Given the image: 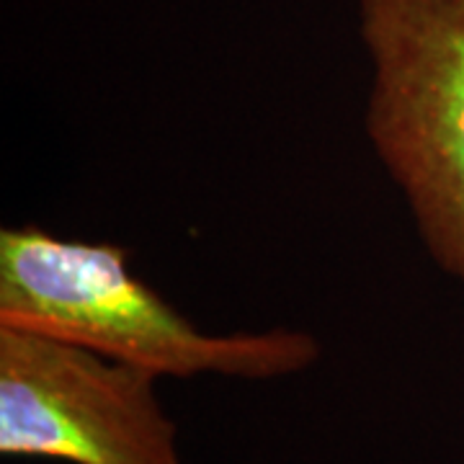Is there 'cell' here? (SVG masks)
Listing matches in <instances>:
<instances>
[{
	"label": "cell",
	"instance_id": "1",
	"mask_svg": "<svg viewBox=\"0 0 464 464\" xmlns=\"http://www.w3.org/2000/svg\"><path fill=\"white\" fill-rule=\"evenodd\" d=\"M0 328L50 335L160 377L279 380L317 364L313 333L209 335L137 279L114 243L0 230Z\"/></svg>",
	"mask_w": 464,
	"mask_h": 464
},
{
	"label": "cell",
	"instance_id": "2",
	"mask_svg": "<svg viewBox=\"0 0 464 464\" xmlns=\"http://www.w3.org/2000/svg\"><path fill=\"white\" fill-rule=\"evenodd\" d=\"M364 127L431 261L464 286V0H359Z\"/></svg>",
	"mask_w": 464,
	"mask_h": 464
},
{
	"label": "cell",
	"instance_id": "3",
	"mask_svg": "<svg viewBox=\"0 0 464 464\" xmlns=\"http://www.w3.org/2000/svg\"><path fill=\"white\" fill-rule=\"evenodd\" d=\"M0 454L183 464L158 377L50 335L0 328Z\"/></svg>",
	"mask_w": 464,
	"mask_h": 464
}]
</instances>
